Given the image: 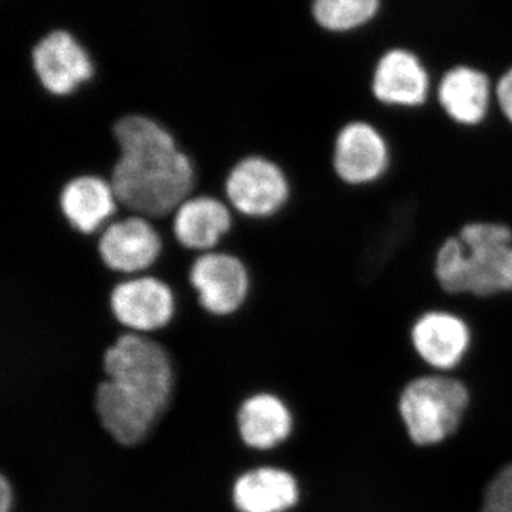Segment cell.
Instances as JSON below:
<instances>
[{
  "label": "cell",
  "mask_w": 512,
  "mask_h": 512,
  "mask_svg": "<svg viewBox=\"0 0 512 512\" xmlns=\"http://www.w3.org/2000/svg\"><path fill=\"white\" fill-rule=\"evenodd\" d=\"M433 282L450 298L481 301L512 295V225L467 220L434 249Z\"/></svg>",
  "instance_id": "3957f363"
},
{
  "label": "cell",
  "mask_w": 512,
  "mask_h": 512,
  "mask_svg": "<svg viewBox=\"0 0 512 512\" xmlns=\"http://www.w3.org/2000/svg\"><path fill=\"white\" fill-rule=\"evenodd\" d=\"M495 99H497L498 107L505 117V120L512 126V69L498 80L495 87Z\"/></svg>",
  "instance_id": "ffe728a7"
},
{
  "label": "cell",
  "mask_w": 512,
  "mask_h": 512,
  "mask_svg": "<svg viewBox=\"0 0 512 512\" xmlns=\"http://www.w3.org/2000/svg\"><path fill=\"white\" fill-rule=\"evenodd\" d=\"M481 512H512V463L501 468L485 488Z\"/></svg>",
  "instance_id": "d6986e66"
},
{
  "label": "cell",
  "mask_w": 512,
  "mask_h": 512,
  "mask_svg": "<svg viewBox=\"0 0 512 512\" xmlns=\"http://www.w3.org/2000/svg\"><path fill=\"white\" fill-rule=\"evenodd\" d=\"M190 284L205 312L225 318L247 302L251 278L247 265L237 255L214 249L195 256Z\"/></svg>",
  "instance_id": "9c48e42d"
},
{
  "label": "cell",
  "mask_w": 512,
  "mask_h": 512,
  "mask_svg": "<svg viewBox=\"0 0 512 512\" xmlns=\"http://www.w3.org/2000/svg\"><path fill=\"white\" fill-rule=\"evenodd\" d=\"M164 242L156 225L140 215H117L101 229L97 251L109 271L120 276L146 274L161 252Z\"/></svg>",
  "instance_id": "ba28073f"
},
{
  "label": "cell",
  "mask_w": 512,
  "mask_h": 512,
  "mask_svg": "<svg viewBox=\"0 0 512 512\" xmlns=\"http://www.w3.org/2000/svg\"><path fill=\"white\" fill-rule=\"evenodd\" d=\"M470 393L456 377H414L400 393L399 410L410 439L419 446L446 440L466 413Z\"/></svg>",
  "instance_id": "277c9868"
},
{
  "label": "cell",
  "mask_w": 512,
  "mask_h": 512,
  "mask_svg": "<svg viewBox=\"0 0 512 512\" xmlns=\"http://www.w3.org/2000/svg\"><path fill=\"white\" fill-rule=\"evenodd\" d=\"M295 477L281 468L261 467L242 474L232 488L239 512H285L298 503Z\"/></svg>",
  "instance_id": "e0dca14e"
},
{
  "label": "cell",
  "mask_w": 512,
  "mask_h": 512,
  "mask_svg": "<svg viewBox=\"0 0 512 512\" xmlns=\"http://www.w3.org/2000/svg\"><path fill=\"white\" fill-rule=\"evenodd\" d=\"M232 224L234 210L214 195H191L171 215L174 238L194 254L217 249Z\"/></svg>",
  "instance_id": "7c38bea8"
},
{
  "label": "cell",
  "mask_w": 512,
  "mask_h": 512,
  "mask_svg": "<svg viewBox=\"0 0 512 512\" xmlns=\"http://www.w3.org/2000/svg\"><path fill=\"white\" fill-rule=\"evenodd\" d=\"M120 158L110 175L119 214L140 215L151 222L171 218L194 194L190 157L170 131L153 117L127 114L113 127Z\"/></svg>",
  "instance_id": "7a4b0ae2"
},
{
  "label": "cell",
  "mask_w": 512,
  "mask_h": 512,
  "mask_svg": "<svg viewBox=\"0 0 512 512\" xmlns=\"http://www.w3.org/2000/svg\"><path fill=\"white\" fill-rule=\"evenodd\" d=\"M60 211L79 234H99L119 214V204L107 178L83 174L67 181L60 191Z\"/></svg>",
  "instance_id": "4fadbf2b"
},
{
  "label": "cell",
  "mask_w": 512,
  "mask_h": 512,
  "mask_svg": "<svg viewBox=\"0 0 512 512\" xmlns=\"http://www.w3.org/2000/svg\"><path fill=\"white\" fill-rule=\"evenodd\" d=\"M110 308L127 332L153 335L174 319L175 295L171 286L157 276H124L111 291Z\"/></svg>",
  "instance_id": "30bf717a"
},
{
  "label": "cell",
  "mask_w": 512,
  "mask_h": 512,
  "mask_svg": "<svg viewBox=\"0 0 512 512\" xmlns=\"http://www.w3.org/2000/svg\"><path fill=\"white\" fill-rule=\"evenodd\" d=\"M437 100L444 114L457 126L478 127L490 111V79L473 67H454L440 80Z\"/></svg>",
  "instance_id": "9a60e30c"
},
{
  "label": "cell",
  "mask_w": 512,
  "mask_h": 512,
  "mask_svg": "<svg viewBox=\"0 0 512 512\" xmlns=\"http://www.w3.org/2000/svg\"><path fill=\"white\" fill-rule=\"evenodd\" d=\"M372 93L384 106L416 109L430 93V79L419 57L403 49H394L377 63Z\"/></svg>",
  "instance_id": "5bb4252c"
},
{
  "label": "cell",
  "mask_w": 512,
  "mask_h": 512,
  "mask_svg": "<svg viewBox=\"0 0 512 512\" xmlns=\"http://www.w3.org/2000/svg\"><path fill=\"white\" fill-rule=\"evenodd\" d=\"M33 69L39 86L56 99L74 96L94 77V66L86 50L66 32L52 33L36 46Z\"/></svg>",
  "instance_id": "8fae6325"
},
{
  "label": "cell",
  "mask_w": 512,
  "mask_h": 512,
  "mask_svg": "<svg viewBox=\"0 0 512 512\" xmlns=\"http://www.w3.org/2000/svg\"><path fill=\"white\" fill-rule=\"evenodd\" d=\"M13 491L8 478L0 477V512L12 511Z\"/></svg>",
  "instance_id": "44dd1931"
},
{
  "label": "cell",
  "mask_w": 512,
  "mask_h": 512,
  "mask_svg": "<svg viewBox=\"0 0 512 512\" xmlns=\"http://www.w3.org/2000/svg\"><path fill=\"white\" fill-rule=\"evenodd\" d=\"M292 188L284 168L261 156L239 160L225 181L229 207L242 217L268 220L279 214L289 200Z\"/></svg>",
  "instance_id": "8992f818"
},
{
  "label": "cell",
  "mask_w": 512,
  "mask_h": 512,
  "mask_svg": "<svg viewBox=\"0 0 512 512\" xmlns=\"http://www.w3.org/2000/svg\"><path fill=\"white\" fill-rule=\"evenodd\" d=\"M407 332L413 352L439 372L456 369L473 346V326L466 316L440 306L417 313Z\"/></svg>",
  "instance_id": "52a82bcc"
},
{
  "label": "cell",
  "mask_w": 512,
  "mask_h": 512,
  "mask_svg": "<svg viewBox=\"0 0 512 512\" xmlns=\"http://www.w3.org/2000/svg\"><path fill=\"white\" fill-rule=\"evenodd\" d=\"M393 163L389 140L369 121L350 120L333 137L330 167L336 180L349 190H367L382 183Z\"/></svg>",
  "instance_id": "5b68a950"
},
{
  "label": "cell",
  "mask_w": 512,
  "mask_h": 512,
  "mask_svg": "<svg viewBox=\"0 0 512 512\" xmlns=\"http://www.w3.org/2000/svg\"><path fill=\"white\" fill-rule=\"evenodd\" d=\"M238 430L248 447L269 450L288 439L292 414L284 400L274 392L249 394L239 404Z\"/></svg>",
  "instance_id": "2e32d148"
},
{
  "label": "cell",
  "mask_w": 512,
  "mask_h": 512,
  "mask_svg": "<svg viewBox=\"0 0 512 512\" xmlns=\"http://www.w3.org/2000/svg\"><path fill=\"white\" fill-rule=\"evenodd\" d=\"M103 369L94 412L117 443L136 446L173 403V360L153 336L124 332L104 353Z\"/></svg>",
  "instance_id": "6da1fadb"
},
{
  "label": "cell",
  "mask_w": 512,
  "mask_h": 512,
  "mask_svg": "<svg viewBox=\"0 0 512 512\" xmlns=\"http://www.w3.org/2000/svg\"><path fill=\"white\" fill-rule=\"evenodd\" d=\"M380 0H315L313 16L322 28L348 32L375 18Z\"/></svg>",
  "instance_id": "ac0fdd59"
}]
</instances>
